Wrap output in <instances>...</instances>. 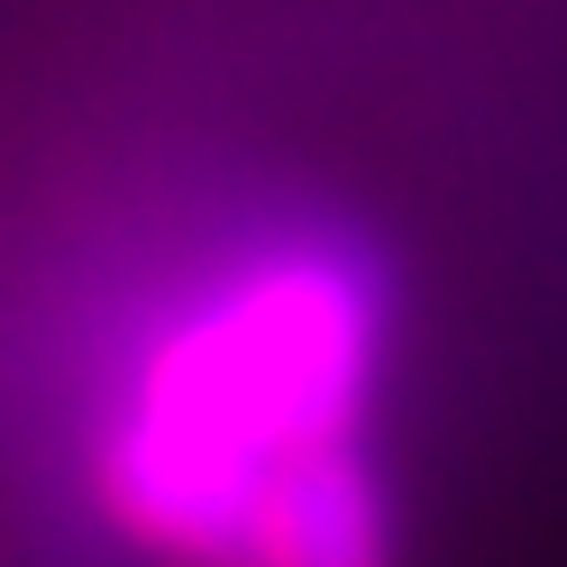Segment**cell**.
<instances>
[{
  "mask_svg": "<svg viewBox=\"0 0 567 567\" xmlns=\"http://www.w3.org/2000/svg\"><path fill=\"white\" fill-rule=\"evenodd\" d=\"M384 275L339 229H238L128 339L92 494L156 567H238L257 522L358 467L384 384Z\"/></svg>",
  "mask_w": 567,
  "mask_h": 567,
  "instance_id": "obj_1",
  "label": "cell"
}]
</instances>
